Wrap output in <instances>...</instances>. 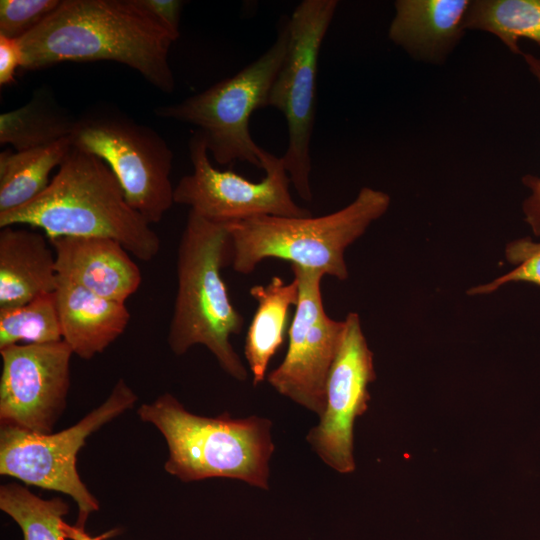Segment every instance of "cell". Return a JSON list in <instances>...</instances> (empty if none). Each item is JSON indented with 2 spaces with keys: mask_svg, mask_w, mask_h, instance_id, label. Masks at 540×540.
Masks as SVG:
<instances>
[{
  "mask_svg": "<svg viewBox=\"0 0 540 540\" xmlns=\"http://www.w3.org/2000/svg\"><path fill=\"white\" fill-rule=\"evenodd\" d=\"M62 529L65 533L66 539L70 540H102V537H92L84 528L78 526H72L63 521Z\"/></svg>",
  "mask_w": 540,
  "mask_h": 540,
  "instance_id": "cell-29",
  "label": "cell"
},
{
  "mask_svg": "<svg viewBox=\"0 0 540 540\" xmlns=\"http://www.w3.org/2000/svg\"><path fill=\"white\" fill-rule=\"evenodd\" d=\"M136 401L135 392L120 379L102 404L60 432L36 434L1 427L0 474L69 495L78 506L76 526L84 528L89 515L99 510V502L78 474V452L92 433L132 408Z\"/></svg>",
  "mask_w": 540,
  "mask_h": 540,
  "instance_id": "cell-7",
  "label": "cell"
},
{
  "mask_svg": "<svg viewBox=\"0 0 540 540\" xmlns=\"http://www.w3.org/2000/svg\"><path fill=\"white\" fill-rule=\"evenodd\" d=\"M24 54L19 39L0 35V85L14 81L18 68L23 67Z\"/></svg>",
  "mask_w": 540,
  "mask_h": 540,
  "instance_id": "cell-27",
  "label": "cell"
},
{
  "mask_svg": "<svg viewBox=\"0 0 540 540\" xmlns=\"http://www.w3.org/2000/svg\"><path fill=\"white\" fill-rule=\"evenodd\" d=\"M55 296L62 340L81 359L102 353L130 321L125 302L101 297L59 275Z\"/></svg>",
  "mask_w": 540,
  "mask_h": 540,
  "instance_id": "cell-16",
  "label": "cell"
},
{
  "mask_svg": "<svg viewBox=\"0 0 540 540\" xmlns=\"http://www.w3.org/2000/svg\"><path fill=\"white\" fill-rule=\"evenodd\" d=\"M0 509L21 528L23 540H65L63 517L69 512L59 498L42 499L28 488L8 483L0 488Z\"/></svg>",
  "mask_w": 540,
  "mask_h": 540,
  "instance_id": "cell-22",
  "label": "cell"
},
{
  "mask_svg": "<svg viewBox=\"0 0 540 540\" xmlns=\"http://www.w3.org/2000/svg\"><path fill=\"white\" fill-rule=\"evenodd\" d=\"M142 3L174 34L180 36L179 23L183 2L179 0H142Z\"/></svg>",
  "mask_w": 540,
  "mask_h": 540,
  "instance_id": "cell-28",
  "label": "cell"
},
{
  "mask_svg": "<svg viewBox=\"0 0 540 540\" xmlns=\"http://www.w3.org/2000/svg\"><path fill=\"white\" fill-rule=\"evenodd\" d=\"M179 36L142 0H62L37 27L20 38L23 69L66 61H113L136 70L164 93L175 79L169 51Z\"/></svg>",
  "mask_w": 540,
  "mask_h": 540,
  "instance_id": "cell-1",
  "label": "cell"
},
{
  "mask_svg": "<svg viewBox=\"0 0 540 540\" xmlns=\"http://www.w3.org/2000/svg\"><path fill=\"white\" fill-rule=\"evenodd\" d=\"M71 138L24 151L0 154V213L17 209L39 196L49 185L53 169L72 148Z\"/></svg>",
  "mask_w": 540,
  "mask_h": 540,
  "instance_id": "cell-19",
  "label": "cell"
},
{
  "mask_svg": "<svg viewBox=\"0 0 540 540\" xmlns=\"http://www.w3.org/2000/svg\"><path fill=\"white\" fill-rule=\"evenodd\" d=\"M137 413L165 438L169 456L164 469L181 481L223 477L269 488L274 452L269 419L196 415L169 393L142 404Z\"/></svg>",
  "mask_w": 540,
  "mask_h": 540,
  "instance_id": "cell-4",
  "label": "cell"
},
{
  "mask_svg": "<svg viewBox=\"0 0 540 540\" xmlns=\"http://www.w3.org/2000/svg\"><path fill=\"white\" fill-rule=\"evenodd\" d=\"M25 225L58 237H103L143 262L160 250L156 232L127 202L108 165L72 146L47 188L29 203L0 213V228Z\"/></svg>",
  "mask_w": 540,
  "mask_h": 540,
  "instance_id": "cell-2",
  "label": "cell"
},
{
  "mask_svg": "<svg viewBox=\"0 0 540 540\" xmlns=\"http://www.w3.org/2000/svg\"><path fill=\"white\" fill-rule=\"evenodd\" d=\"M464 26L495 35L511 53L522 56L520 40L540 46V0H471Z\"/></svg>",
  "mask_w": 540,
  "mask_h": 540,
  "instance_id": "cell-21",
  "label": "cell"
},
{
  "mask_svg": "<svg viewBox=\"0 0 540 540\" xmlns=\"http://www.w3.org/2000/svg\"><path fill=\"white\" fill-rule=\"evenodd\" d=\"M0 354L1 427L52 433L67 403L72 350L61 340L12 345Z\"/></svg>",
  "mask_w": 540,
  "mask_h": 540,
  "instance_id": "cell-12",
  "label": "cell"
},
{
  "mask_svg": "<svg viewBox=\"0 0 540 540\" xmlns=\"http://www.w3.org/2000/svg\"><path fill=\"white\" fill-rule=\"evenodd\" d=\"M505 256L516 267L490 283L471 288L468 294H489L509 282H528L540 286V242H533L527 237L514 240L506 246Z\"/></svg>",
  "mask_w": 540,
  "mask_h": 540,
  "instance_id": "cell-24",
  "label": "cell"
},
{
  "mask_svg": "<svg viewBox=\"0 0 540 540\" xmlns=\"http://www.w3.org/2000/svg\"><path fill=\"white\" fill-rule=\"evenodd\" d=\"M189 154L193 171L174 187V202L189 206V211L219 223L262 215L312 216L293 201L289 191L291 179L282 157L265 150L261 158L265 177L253 182L231 170L215 168L205 138L198 130L189 140Z\"/></svg>",
  "mask_w": 540,
  "mask_h": 540,
  "instance_id": "cell-10",
  "label": "cell"
},
{
  "mask_svg": "<svg viewBox=\"0 0 540 540\" xmlns=\"http://www.w3.org/2000/svg\"><path fill=\"white\" fill-rule=\"evenodd\" d=\"M337 5L336 0H304L295 8L287 19V52L268 98V106L286 118L289 141L282 160L295 190L306 201L312 200L310 142L318 58Z\"/></svg>",
  "mask_w": 540,
  "mask_h": 540,
  "instance_id": "cell-9",
  "label": "cell"
},
{
  "mask_svg": "<svg viewBox=\"0 0 540 540\" xmlns=\"http://www.w3.org/2000/svg\"><path fill=\"white\" fill-rule=\"evenodd\" d=\"M57 282L56 255L44 233L16 226L0 228V308L53 293Z\"/></svg>",
  "mask_w": 540,
  "mask_h": 540,
  "instance_id": "cell-17",
  "label": "cell"
},
{
  "mask_svg": "<svg viewBox=\"0 0 540 540\" xmlns=\"http://www.w3.org/2000/svg\"><path fill=\"white\" fill-rule=\"evenodd\" d=\"M77 119L69 116L44 94L0 115V143L15 151L44 147L71 137Z\"/></svg>",
  "mask_w": 540,
  "mask_h": 540,
  "instance_id": "cell-20",
  "label": "cell"
},
{
  "mask_svg": "<svg viewBox=\"0 0 540 540\" xmlns=\"http://www.w3.org/2000/svg\"><path fill=\"white\" fill-rule=\"evenodd\" d=\"M231 260L226 224L189 211L177 251V293L168 344L176 355L203 345L228 375L245 381L247 370L230 342L232 335L241 333L244 319L232 305L221 275Z\"/></svg>",
  "mask_w": 540,
  "mask_h": 540,
  "instance_id": "cell-3",
  "label": "cell"
},
{
  "mask_svg": "<svg viewBox=\"0 0 540 540\" xmlns=\"http://www.w3.org/2000/svg\"><path fill=\"white\" fill-rule=\"evenodd\" d=\"M288 41L286 19L274 43L255 61L179 103L157 107L155 114L196 126L217 163L242 161L262 169L265 150L253 140L249 119L256 109L268 106L269 93L285 58Z\"/></svg>",
  "mask_w": 540,
  "mask_h": 540,
  "instance_id": "cell-6",
  "label": "cell"
},
{
  "mask_svg": "<svg viewBox=\"0 0 540 540\" xmlns=\"http://www.w3.org/2000/svg\"><path fill=\"white\" fill-rule=\"evenodd\" d=\"M62 0H1L0 35L20 39L49 16Z\"/></svg>",
  "mask_w": 540,
  "mask_h": 540,
  "instance_id": "cell-25",
  "label": "cell"
},
{
  "mask_svg": "<svg viewBox=\"0 0 540 540\" xmlns=\"http://www.w3.org/2000/svg\"><path fill=\"white\" fill-rule=\"evenodd\" d=\"M299 285L295 315L288 331L287 353L267 377L281 395L306 409L323 414L326 384L342 342L345 322L331 319L324 310L322 271L291 265Z\"/></svg>",
  "mask_w": 540,
  "mask_h": 540,
  "instance_id": "cell-11",
  "label": "cell"
},
{
  "mask_svg": "<svg viewBox=\"0 0 540 540\" xmlns=\"http://www.w3.org/2000/svg\"><path fill=\"white\" fill-rule=\"evenodd\" d=\"M326 384V405L307 441L322 461L343 474L355 470L353 426L368 409V386L376 379L373 353L362 331L360 317L351 312Z\"/></svg>",
  "mask_w": 540,
  "mask_h": 540,
  "instance_id": "cell-13",
  "label": "cell"
},
{
  "mask_svg": "<svg viewBox=\"0 0 540 540\" xmlns=\"http://www.w3.org/2000/svg\"><path fill=\"white\" fill-rule=\"evenodd\" d=\"M72 145L103 160L117 178L128 204L149 224L175 204L170 180L173 152L152 128L112 113L76 120Z\"/></svg>",
  "mask_w": 540,
  "mask_h": 540,
  "instance_id": "cell-8",
  "label": "cell"
},
{
  "mask_svg": "<svg viewBox=\"0 0 540 540\" xmlns=\"http://www.w3.org/2000/svg\"><path fill=\"white\" fill-rule=\"evenodd\" d=\"M62 340L55 292L22 305L0 308V349Z\"/></svg>",
  "mask_w": 540,
  "mask_h": 540,
  "instance_id": "cell-23",
  "label": "cell"
},
{
  "mask_svg": "<svg viewBox=\"0 0 540 540\" xmlns=\"http://www.w3.org/2000/svg\"><path fill=\"white\" fill-rule=\"evenodd\" d=\"M249 293L257 309L247 330L244 355L257 386L265 380L269 362L283 343L289 309L298 303L299 285L296 278L285 283L274 276L266 285L251 287Z\"/></svg>",
  "mask_w": 540,
  "mask_h": 540,
  "instance_id": "cell-18",
  "label": "cell"
},
{
  "mask_svg": "<svg viewBox=\"0 0 540 540\" xmlns=\"http://www.w3.org/2000/svg\"><path fill=\"white\" fill-rule=\"evenodd\" d=\"M522 57L529 71L540 83V57L525 52H523ZM522 182L531 191L522 205L524 218L533 233L540 236V177L526 175Z\"/></svg>",
  "mask_w": 540,
  "mask_h": 540,
  "instance_id": "cell-26",
  "label": "cell"
},
{
  "mask_svg": "<svg viewBox=\"0 0 540 540\" xmlns=\"http://www.w3.org/2000/svg\"><path fill=\"white\" fill-rule=\"evenodd\" d=\"M390 201L387 193L363 187L350 204L324 216L262 215L225 223L232 268L249 274L264 259L277 258L345 280L349 275L346 248L386 213Z\"/></svg>",
  "mask_w": 540,
  "mask_h": 540,
  "instance_id": "cell-5",
  "label": "cell"
},
{
  "mask_svg": "<svg viewBox=\"0 0 540 540\" xmlns=\"http://www.w3.org/2000/svg\"><path fill=\"white\" fill-rule=\"evenodd\" d=\"M50 243L58 275L101 297L125 302L141 285L139 267L116 240L58 237Z\"/></svg>",
  "mask_w": 540,
  "mask_h": 540,
  "instance_id": "cell-14",
  "label": "cell"
},
{
  "mask_svg": "<svg viewBox=\"0 0 540 540\" xmlns=\"http://www.w3.org/2000/svg\"><path fill=\"white\" fill-rule=\"evenodd\" d=\"M470 0H397L389 39L418 61L441 64L462 39Z\"/></svg>",
  "mask_w": 540,
  "mask_h": 540,
  "instance_id": "cell-15",
  "label": "cell"
}]
</instances>
